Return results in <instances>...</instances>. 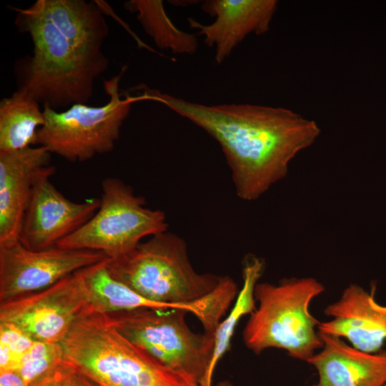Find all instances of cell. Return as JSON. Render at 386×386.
<instances>
[{
	"label": "cell",
	"instance_id": "1",
	"mask_svg": "<svg viewBox=\"0 0 386 386\" xmlns=\"http://www.w3.org/2000/svg\"><path fill=\"white\" fill-rule=\"evenodd\" d=\"M142 100L160 102L197 125L219 144L237 196L254 201L284 179L290 162L320 136L317 123L279 107L204 105L141 88Z\"/></svg>",
	"mask_w": 386,
	"mask_h": 386
},
{
	"label": "cell",
	"instance_id": "2",
	"mask_svg": "<svg viewBox=\"0 0 386 386\" xmlns=\"http://www.w3.org/2000/svg\"><path fill=\"white\" fill-rule=\"evenodd\" d=\"M106 264L114 279L150 300L193 314L212 335L238 294L231 277L197 272L185 241L168 230Z\"/></svg>",
	"mask_w": 386,
	"mask_h": 386
},
{
	"label": "cell",
	"instance_id": "3",
	"mask_svg": "<svg viewBox=\"0 0 386 386\" xmlns=\"http://www.w3.org/2000/svg\"><path fill=\"white\" fill-rule=\"evenodd\" d=\"M12 9L15 25L33 43L32 55L16 65L18 89L56 111L86 104L96 79L109 66L102 47L66 36L33 4Z\"/></svg>",
	"mask_w": 386,
	"mask_h": 386
},
{
	"label": "cell",
	"instance_id": "4",
	"mask_svg": "<svg viewBox=\"0 0 386 386\" xmlns=\"http://www.w3.org/2000/svg\"><path fill=\"white\" fill-rule=\"evenodd\" d=\"M61 344L65 360L99 386H199L132 344L106 314L81 316Z\"/></svg>",
	"mask_w": 386,
	"mask_h": 386
},
{
	"label": "cell",
	"instance_id": "5",
	"mask_svg": "<svg viewBox=\"0 0 386 386\" xmlns=\"http://www.w3.org/2000/svg\"><path fill=\"white\" fill-rule=\"evenodd\" d=\"M325 291L313 277H292L277 284L258 282L257 302L243 330L246 347L258 355L276 348L307 362L321 349L320 321L310 312L312 300Z\"/></svg>",
	"mask_w": 386,
	"mask_h": 386
},
{
	"label": "cell",
	"instance_id": "6",
	"mask_svg": "<svg viewBox=\"0 0 386 386\" xmlns=\"http://www.w3.org/2000/svg\"><path fill=\"white\" fill-rule=\"evenodd\" d=\"M181 309L142 308L106 314L128 341L164 367L199 385L206 383L214 347V335L195 333Z\"/></svg>",
	"mask_w": 386,
	"mask_h": 386
},
{
	"label": "cell",
	"instance_id": "7",
	"mask_svg": "<svg viewBox=\"0 0 386 386\" xmlns=\"http://www.w3.org/2000/svg\"><path fill=\"white\" fill-rule=\"evenodd\" d=\"M124 71V69L104 81L109 99L102 106L76 104L63 112L44 106L45 122L37 132L36 146L72 162L88 161L112 152L132 104L138 101L129 94L123 98L119 92Z\"/></svg>",
	"mask_w": 386,
	"mask_h": 386
},
{
	"label": "cell",
	"instance_id": "8",
	"mask_svg": "<svg viewBox=\"0 0 386 386\" xmlns=\"http://www.w3.org/2000/svg\"><path fill=\"white\" fill-rule=\"evenodd\" d=\"M144 197L116 177L102 182L100 205L81 228L57 246L104 252L109 259L134 249L145 237L168 230L164 212L146 206Z\"/></svg>",
	"mask_w": 386,
	"mask_h": 386
},
{
	"label": "cell",
	"instance_id": "9",
	"mask_svg": "<svg viewBox=\"0 0 386 386\" xmlns=\"http://www.w3.org/2000/svg\"><path fill=\"white\" fill-rule=\"evenodd\" d=\"M90 310L76 272L45 289L0 302V322L15 325L35 341L61 342Z\"/></svg>",
	"mask_w": 386,
	"mask_h": 386
},
{
	"label": "cell",
	"instance_id": "10",
	"mask_svg": "<svg viewBox=\"0 0 386 386\" xmlns=\"http://www.w3.org/2000/svg\"><path fill=\"white\" fill-rule=\"evenodd\" d=\"M107 258L102 252L57 245L31 250L19 239L0 244V302L45 289Z\"/></svg>",
	"mask_w": 386,
	"mask_h": 386
},
{
	"label": "cell",
	"instance_id": "11",
	"mask_svg": "<svg viewBox=\"0 0 386 386\" xmlns=\"http://www.w3.org/2000/svg\"><path fill=\"white\" fill-rule=\"evenodd\" d=\"M51 165L37 179L21 227L19 240L26 248L39 250L56 246L75 232L96 213L100 199L75 202L51 182Z\"/></svg>",
	"mask_w": 386,
	"mask_h": 386
},
{
	"label": "cell",
	"instance_id": "12",
	"mask_svg": "<svg viewBox=\"0 0 386 386\" xmlns=\"http://www.w3.org/2000/svg\"><path fill=\"white\" fill-rule=\"evenodd\" d=\"M375 285L370 291L350 284L340 298L327 305L325 315L331 320L320 322L319 334L346 339L364 352L381 351L386 342V305L375 298Z\"/></svg>",
	"mask_w": 386,
	"mask_h": 386
},
{
	"label": "cell",
	"instance_id": "13",
	"mask_svg": "<svg viewBox=\"0 0 386 386\" xmlns=\"http://www.w3.org/2000/svg\"><path fill=\"white\" fill-rule=\"evenodd\" d=\"M277 6L276 0H207L202 9L214 18V22L187 20L190 27L204 36V44L214 47V61L221 64L247 35L268 31Z\"/></svg>",
	"mask_w": 386,
	"mask_h": 386
},
{
	"label": "cell",
	"instance_id": "14",
	"mask_svg": "<svg viewBox=\"0 0 386 386\" xmlns=\"http://www.w3.org/2000/svg\"><path fill=\"white\" fill-rule=\"evenodd\" d=\"M51 157L42 146L0 152V244L19 239L34 186Z\"/></svg>",
	"mask_w": 386,
	"mask_h": 386
},
{
	"label": "cell",
	"instance_id": "15",
	"mask_svg": "<svg viewBox=\"0 0 386 386\" xmlns=\"http://www.w3.org/2000/svg\"><path fill=\"white\" fill-rule=\"evenodd\" d=\"M320 335L322 347L307 360L318 375L317 382L312 386L386 385V350L366 352L340 337Z\"/></svg>",
	"mask_w": 386,
	"mask_h": 386
},
{
	"label": "cell",
	"instance_id": "16",
	"mask_svg": "<svg viewBox=\"0 0 386 386\" xmlns=\"http://www.w3.org/2000/svg\"><path fill=\"white\" fill-rule=\"evenodd\" d=\"M107 259L77 271L94 312L110 314L142 308L174 309L150 300L114 279L107 268Z\"/></svg>",
	"mask_w": 386,
	"mask_h": 386
},
{
	"label": "cell",
	"instance_id": "17",
	"mask_svg": "<svg viewBox=\"0 0 386 386\" xmlns=\"http://www.w3.org/2000/svg\"><path fill=\"white\" fill-rule=\"evenodd\" d=\"M45 118L40 104L17 89L0 102V152H12L36 146L38 130Z\"/></svg>",
	"mask_w": 386,
	"mask_h": 386
},
{
	"label": "cell",
	"instance_id": "18",
	"mask_svg": "<svg viewBox=\"0 0 386 386\" xmlns=\"http://www.w3.org/2000/svg\"><path fill=\"white\" fill-rule=\"evenodd\" d=\"M265 268L264 261L255 255L249 254L243 261V284L235 302L227 317L222 320L214 334V347L205 386H211L212 378L218 362L229 348L232 337L240 320L250 315L257 302L254 290Z\"/></svg>",
	"mask_w": 386,
	"mask_h": 386
},
{
	"label": "cell",
	"instance_id": "19",
	"mask_svg": "<svg viewBox=\"0 0 386 386\" xmlns=\"http://www.w3.org/2000/svg\"><path fill=\"white\" fill-rule=\"evenodd\" d=\"M126 9L135 13L138 21L155 44L176 54H193L198 48L195 34L179 29L167 16L160 0H130Z\"/></svg>",
	"mask_w": 386,
	"mask_h": 386
},
{
	"label": "cell",
	"instance_id": "20",
	"mask_svg": "<svg viewBox=\"0 0 386 386\" xmlns=\"http://www.w3.org/2000/svg\"><path fill=\"white\" fill-rule=\"evenodd\" d=\"M64 360L61 342L35 341L20 361L16 372L26 386H30Z\"/></svg>",
	"mask_w": 386,
	"mask_h": 386
},
{
	"label": "cell",
	"instance_id": "21",
	"mask_svg": "<svg viewBox=\"0 0 386 386\" xmlns=\"http://www.w3.org/2000/svg\"><path fill=\"white\" fill-rule=\"evenodd\" d=\"M34 342L15 325L0 322V371H16Z\"/></svg>",
	"mask_w": 386,
	"mask_h": 386
},
{
	"label": "cell",
	"instance_id": "22",
	"mask_svg": "<svg viewBox=\"0 0 386 386\" xmlns=\"http://www.w3.org/2000/svg\"><path fill=\"white\" fill-rule=\"evenodd\" d=\"M76 374L75 367L64 360L30 386H75Z\"/></svg>",
	"mask_w": 386,
	"mask_h": 386
},
{
	"label": "cell",
	"instance_id": "23",
	"mask_svg": "<svg viewBox=\"0 0 386 386\" xmlns=\"http://www.w3.org/2000/svg\"><path fill=\"white\" fill-rule=\"evenodd\" d=\"M0 386H26L16 371H0Z\"/></svg>",
	"mask_w": 386,
	"mask_h": 386
},
{
	"label": "cell",
	"instance_id": "24",
	"mask_svg": "<svg viewBox=\"0 0 386 386\" xmlns=\"http://www.w3.org/2000/svg\"><path fill=\"white\" fill-rule=\"evenodd\" d=\"M75 386H99L96 383L76 370Z\"/></svg>",
	"mask_w": 386,
	"mask_h": 386
},
{
	"label": "cell",
	"instance_id": "25",
	"mask_svg": "<svg viewBox=\"0 0 386 386\" xmlns=\"http://www.w3.org/2000/svg\"><path fill=\"white\" fill-rule=\"evenodd\" d=\"M199 386H205V385H199ZM217 386H232V385H229V383H220Z\"/></svg>",
	"mask_w": 386,
	"mask_h": 386
},
{
	"label": "cell",
	"instance_id": "26",
	"mask_svg": "<svg viewBox=\"0 0 386 386\" xmlns=\"http://www.w3.org/2000/svg\"><path fill=\"white\" fill-rule=\"evenodd\" d=\"M385 386H386V385Z\"/></svg>",
	"mask_w": 386,
	"mask_h": 386
}]
</instances>
